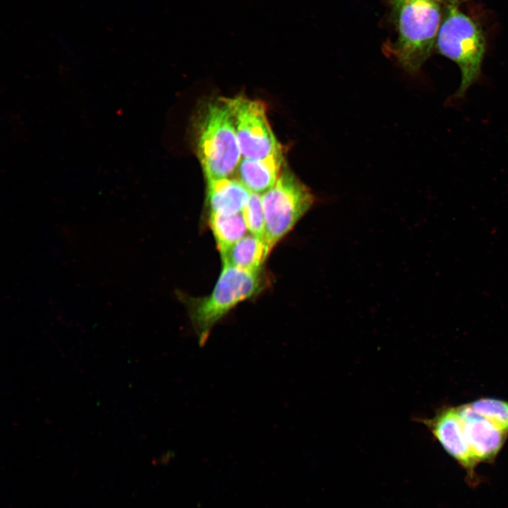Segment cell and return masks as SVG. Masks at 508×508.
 I'll return each mask as SVG.
<instances>
[{"mask_svg":"<svg viewBox=\"0 0 508 508\" xmlns=\"http://www.w3.org/2000/svg\"><path fill=\"white\" fill-rule=\"evenodd\" d=\"M437 47L461 71V83L452 97L461 99L480 76L485 50L483 35L469 17L451 7L438 32Z\"/></svg>","mask_w":508,"mask_h":508,"instance_id":"3957f363","label":"cell"},{"mask_svg":"<svg viewBox=\"0 0 508 508\" xmlns=\"http://www.w3.org/2000/svg\"><path fill=\"white\" fill-rule=\"evenodd\" d=\"M265 240L272 250L315 202L310 188L286 167L275 184L262 195Z\"/></svg>","mask_w":508,"mask_h":508,"instance_id":"5b68a950","label":"cell"},{"mask_svg":"<svg viewBox=\"0 0 508 508\" xmlns=\"http://www.w3.org/2000/svg\"><path fill=\"white\" fill-rule=\"evenodd\" d=\"M399 6V36L392 52L406 71L417 73L439 32L440 8L432 0H406Z\"/></svg>","mask_w":508,"mask_h":508,"instance_id":"277c9868","label":"cell"},{"mask_svg":"<svg viewBox=\"0 0 508 508\" xmlns=\"http://www.w3.org/2000/svg\"><path fill=\"white\" fill-rule=\"evenodd\" d=\"M207 202L210 212L234 214L243 210L251 192L237 179L207 180Z\"/></svg>","mask_w":508,"mask_h":508,"instance_id":"30bf717a","label":"cell"},{"mask_svg":"<svg viewBox=\"0 0 508 508\" xmlns=\"http://www.w3.org/2000/svg\"><path fill=\"white\" fill-rule=\"evenodd\" d=\"M445 450L465 469L475 482V468L478 463L465 438L456 406H445L434 416L420 419Z\"/></svg>","mask_w":508,"mask_h":508,"instance_id":"52a82bcc","label":"cell"},{"mask_svg":"<svg viewBox=\"0 0 508 508\" xmlns=\"http://www.w3.org/2000/svg\"><path fill=\"white\" fill-rule=\"evenodd\" d=\"M466 442L478 462L491 463L502 449L508 433L473 411L468 404L456 406Z\"/></svg>","mask_w":508,"mask_h":508,"instance_id":"ba28073f","label":"cell"},{"mask_svg":"<svg viewBox=\"0 0 508 508\" xmlns=\"http://www.w3.org/2000/svg\"><path fill=\"white\" fill-rule=\"evenodd\" d=\"M195 132L198 157L206 180L231 177L242 157L226 98L203 107Z\"/></svg>","mask_w":508,"mask_h":508,"instance_id":"6da1fadb","label":"cell"},{"mask_svg":"<svg viewBox=\"0 0 508 508\" xmlns=\"http://www.w3.org/2000/svg\"><path fill=\"white\" fill-rule=\"evenodd\" d=\"M404 1H406V0H395V2L399 5Z\"/></svg>","mask_w":508,"mask_h":508,"instance_id":"9a60e30c","label":"cell"},{"mask_svg":"<svg viewBox=\"0 0 508 508\" xmlns=\"http://www.w3.org/2000/svg\"><path fill=\"white\" fill-rule=\"evenodd\" d=\"M209 224L221 255L242 238L248 229L241 212L228 215L210 212Z\"/></svg>","mask_w":508,"mask_h":508,"instance_id":"7c38bea8","label":"cell"},{"mask_svg":"<svg viewBox=\"0 0 508 508\" xmlns=\"http://www.w3.org/2000/svg\"><path fill=\"white\" fill-rule=\"evenodd\" d=\"M226 99L242 158H265L282 150L268 122L262 102L243 96Z\"/></svg>","mask_w":508,"mask_h":508,"instance_id":"8992f818","label":"cell"},{"mask_svg":"<svg viewBox=\"0 0 508 508\" xmlns=\"http://www.w3.org/2000/svg\"><path fill=\"white\" fill-rule=\"evenodd\" d=\"M242 214L251 234L265 239V217L260 194L251 193L242 210Z\"/></svg>","mask_w":508,"mask_h":508,"instance_id":"5bb4252c","label":"cell"},{"mask_svg":"<svg viewBox=\"0 0 508 508\" xmlns=\"http://www.w3.org/2000/svg\"><path fill=\"white\" fill-rule=\"evenodd\" d=\"M283 162V150L265 158H241L236 170L238 179L251 193L263 194L277 182Z\"/></svg>","mask_w":508,"mask_h":508,"instance_id":"9c48e42d","label":"cell"},{"mask_svg":"<svg viewBox=\"0 0 508 508\" xmlns=\"http://www.w3.org/2000/svg\"><path fill=\"white\" fill-rule=\"evenodd\" d=\"M476 413L508 433V401L496 398H480L468 404Z\"/></svg>","mask_w":508,"mask_h":508,"instance_id":"4fadbf2b","label":"cell"},{"mask_svg":"<svg viewBox=\"0 0 508 508\" xmlns=\"http://www.w3.org/2000/svg\"><path fill=\"white\" fill-rule=\"evenodd\" d=\"M265 281L260 271L253 272L223 263L220 276L206 297L192 299L190 317L204 344L213 326L239 303L259 294Z\"/></svg>","mask_w":508,"mask_h":508,"instance_id":"7a4b0ae2","label":"cell"},{"mask_svg":"<svg viewBox=\"0 0 508 508\" xmlns=\"http://www.w3.org/2000/svg\"><path fill=\"white\" fill-rule=\"evenodd\" d=\"M271 250L265 239L250 234L244 236L221 257L223 263L258 272Z\"/></svg>","mask_w":508,"mask_h":508,"instance_id":"8fae6325","label":"cell"}]
</instances>
